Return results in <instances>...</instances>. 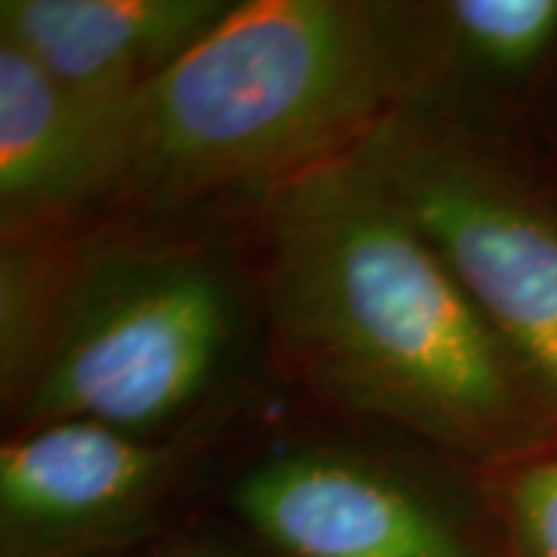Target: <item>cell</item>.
I'll return each mask as SVG.
<instances>
[{
    "mask_svg": "<svg viewBox=\"0 0 557 557\" xmlns=\"http://www.w3.org/2000/svg\"><path fill=\"white\" fill-rule=\"evenodd\" d=\"M267 236L270 319L317 391L474 461L523 443V369L350 156L278 186Z\"/></svg>",
    "mask_w": 557,
    "mask_h": 557,
    "instance_id": "cell-1",
    "label": "cell"
},
{
    "mask_svg": "<svg viewBox=\"0 0 557 557\" xmlns=\"http://www.w3.org/2000/svg\"><path fill=\"white\" fill-rule=\"evenodd\" d=\"M379 20L341 0H251L102 121L87 201L174 205L347 159L384 115Z\"/></svg>",
    "mask_w": 557,
    "mask_h": 557,
    "instance_id": "cell-2",
    "label": "cell"
},
{
    "mask_svg": "<svg viewBox=\"0 0 557 557\" xmlns=\"http://www.w3.org/2000/svg\"><path fill=\"white\" fill-rule=\"evenodd\" d=\"M233 298L201 260L152 258L84 282L25 362L20 418L100 421L146 437L211 387Z\"/></svg>",
    "mask_w": 557,
    "mask_h": 557,
    "instance_id": "cell-3",
    "label": "cell"
},
{
    "mask_svg": "<svg viewBox=\"0 0 557 557\" xmlns=\"http://www.w3.org/2000/svg\"><path fill=\"white\" fill-rule=\"evenodd\" d=\"M350 159L428 236L523 375L557 399V220L486 149L381 119Z\"/></svg>",
    "mask_w": 557,
    "mask_h": 557,
    "instance_id": "cell-4",
    "label": "cell"
},
{
    "mask_svg": "<svg viewBox=\"0 0 557 557\" xmlns=\"http://www.w3.org/2000/svg\"><path fill=\"white\" fill-rule=\"evenodd\" d=\"M233 502L292 557H474L437 508L341 456L263 461L236 483Z\"/></svg>",
    "mask_w": 557,
    "mask_h": 557,
    "instance_id": "cell-5",
    "label": "cell"
},
{
    "mask_svg": "<svg viewBox=\"0 0 557 557\" xmlns=\"http://www.w3.org/2000/svg\"><path fill=\"white\" fill-rule=\"evenodd\" d=\"M233 3L218 0H3L0 38L13 40L90 109L131 100Z\"/></svg>",
    "mask_w": 557,
    "mask_h": 557,
    "instance_id": "cell-6",
    "label": "cell"
},
{
    "mask_svg": "<svg viewBox=\"0 0 557 557\" xmlns=\"http://www.w3.org/2000/svg\"><path fill=\"white\" fill-rule=\"evenodd\" d=\"M171 453L100 421H50L0 449L7 533L72 539L137 515L168 480Z\"/></svg>",
    "mask_w": 557,
    "mask_h": 557,
    "instance_id": "cell-7",
    "label": "cell"
},
{
    "mask_svg": "<svg viewBox=\"0 0 557 557\" xmlns=\"http://www.w3.org/2000/svg\"><path fill=\"white\" fill-rule=\"evenodd\" d=\"M13 40L0 38V208L20 223L90 199L102 121Z\"/></svg>",
    "mask_w": 557,
    "mask_h": 557,
    "instance_id": "cell-8",
    "label": "cell"
},
{
    "mask_svg": "<svg viewBox=\"0 0 557 557\" xmlns=\"http://www.w3.org/2000/svg\"><path fill=\"white\" fill-rule=\"evenodd\" d=\"M453 38L498 75H523L557 40V0H453L443 7Z\"/></svg>",
    "mask_w": 557,
    "mask_h": 557,
    "instance_id": "cell-9",
    "label": "cell"
},
{
    "mask_svg": "<svg viewBox=\"0 0 557 557\" xmlns=\"http://www.w3.org/2000/svg\"><path fill=\"white\" fill-rule=\"evenodd\" d=\"M511 515L530 557H557V458L530 465L515 480Z\"/></svg>",
    "mask_w": 557,
    "mask_h": 557,
    "instance_id": "cell-10",
    "label": "cell"
}]
</instances>
